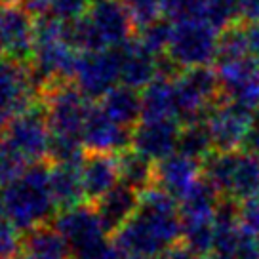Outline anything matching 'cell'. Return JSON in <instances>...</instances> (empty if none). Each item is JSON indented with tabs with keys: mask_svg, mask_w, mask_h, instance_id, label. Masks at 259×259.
I'll list each match as a JSON object with an SVG mask.
<instances>
[{
	"mask_svg": "<svg viewBox=\"0 0 259 259\" xmlns=\"http://www.w3.org/2000/svg\"><path fill=\"white\" fill-rule=\"evenodd\" d=\"M235 259H259V240L257 236L246 235L242 231V238L238 242Z\"/></svg>",
	"mask_w": 259,
	"mask_h": 259,
	"instance_id": "cell-38",
	"label": "cell"
},
{
	"mask_svg": "<svg viewBox=\"0 0 259 259\" xmlns=\"http://www.w3.org/2000/svg\"><path fill=\"white\" fill-rule=\"evenodd\" d=\"M36 84L32 80L31 67L0 56V130L34 103Z\"/></svg>",
	"mask_w": 259,
	"mask_h": 259,
	"instance_id": "cell-8",
	"label": "cell"
},
{
	"mask_svg": "<svg viewBox=\"0 0 259 259\" xmlns=\"http://www.w3.org/2000/svg\"><path fill=\"white\" fill-rule=\"evenodd\" d=\"M213 151H215V147H213L210 128L206 122H191V124L181 126L178 139L179 154L193 158L196 162H204Z\"/></svg>",
	"mask_w": 259,
	"mask_h": 259,
	"instance_id": "cell-25",
	"label": "cell"
},
{
	"mask_svg": "<svg viewBox=\"0 0 259 259\" xmlns=\"http://www.w3.org/2000/svg\"><path fill=\"white\" fill-rule=\"evenodd\" d=\"M219 31H215L206 19H185L174 23V34L166 56L179 69L208 67L218 59Z\"/></svg>",
	"mask_w": 259,
	"mask_h": 259,
	"instance_id": "cell-4",
	"label": "cell"
},
{
	"mask_svg": "<svg viewBox=\"0 0 259 259\" xmlns=\"http://www.w3.org/2000/svg\"><path fill=\"white\" fill-rule=\"evenodd\" d=\"M90 0H48V16L63 23H73L88 12Z\"/></svg>",
	"mask_w": 259,
	"mask_h": 259,
	"instance_id": "cell-34",
	"label": "cell"
},
{
	"mask_svg": "<svg viewBox=\"0 0 259 259\" xmlns=\"http://www.w3.org/2000/svg\"><path fill=\"white\" fill-rule=\"evenodd\" d=\"M122 2L128 6L132 19H134L138 29H143L147 25L158 21L162 16V0H122Z\"/></svg>",
	"mask_w": 259,
	"mask_h": 259,
	"instance_id": "cell-33",
	"label": "cell"
},
{
	"mask_svg": "<svg viewBox=\"0 0 259 259\" xmlns=\"http://www.w3.org/2000/svg\"><path fill=\"white\" fill-rule=\"evenodd\" d=\"M92 2H97V0H92Z\"/></svg>",
	"mask_w": 259,
	"mask_h": 259,
	"instance_id": "cell-48",
	"label": "cell"
},
{
	"mask_svg": "<svg viewBox=\"0 0 259 259\" xmlns=\"http://www.w3.org/2000/svg\"><path fill=\"white\" fill-rule=\"evenodd\" d=\"M80 176L86 198L97 202L120 181L118 156L109 153H90L82 162Z\"/></svg>",
	"mask_w": 259,
	"mask_h": 259,
	"instance_id": "cell-16",
	"label": "cell"
},
{
	"mask_svg": "<svg viewBox=\"0 0 259 259\" xmlns=\"http://www.w3.org/2000/svg\"><path fill=\"white\" fill-rule=\"evenodd\" d=\"M259 194V156L248 151L240 153L238 164H236L233 185L229 191V196L238 202H244L248 198H253Z\"/></svg>",
	"mask_w": 259,
	"mask_h": 259,
	"instance_id": "cell-27",
	"label": "cell"
},
{
	"mask_svg": "<svg viewBox=\"0 0 259 259\" xmlns=\"http://www.w3.org/2000/svg\"><path fill=\"white\" fill-rule=\"evenodd\" d=\"M166 257L168 259H200L198 255H194L189 248H185L183 244H178V246L170 248V250L166 251Z\"/></svg>",
	"mask_w": 259,
	"mask_h": 259,
	"instance_id": "cell-41",
	"label": "cell"
},
{
	"mask_svg": "<svg viewBox=\"0 0 259 259\" xmlns=\"http://www.w3.org/2000/svg\"><path fill=\"white\" fill-rule=\"evenodd\" d=\"M34 52V21L23 4L0 2V56L27 63Z\"/></svg>",
	"mask_w": 259,
	"mask_h": 259,
	"instance_id": "cell-10",
	"label": "cell"
},
{
	"mask_svg": "<svg viewBox=\"0 0 259 259\" xmlns=\"http://www.w3.org/2000/svg\"><path fill=\"white\" fill-rule=\"evenodd\" d=\"M0 215H4V196H2V189H0Z\"/></svg>",
	"mask_w": 259,
	"mask_h": 259,
	"instance_id": "cell-42",
	"label": "cell"
},
{
	"mask_svg": "<svg viewBox=\"0 0 259 259\" xmlns=\"http://www.w3.org/2000/svg\"><path fill=\"white\" fill-rule=\"evenodd\" d=\"M183 238V219L179 213H153L139 210L114 233L113 242L128 259L160 255Z\"/></svg>",
	"mask_w": 259,
	"mask_h": 259,
	"instance_id": "cell-3",
	"label": "cell"
},
{
	"mask_svg": "<svg viewBox=\"0 0 259 259\" xmlns=\"http://www.w3.org/2000/svg\"><path fill=\"white\" fill-rule=\"evenodd\" d=\"M14 259H34L32 255H29V253H19V255H16Z\"/></svg>",
	"mask_w": 259,
	"mask_h": 259,
	"instance_id": "cell-43",
	"label": "cell"
},
{
	"mask_svg": "<svg viewBox=\"0 0 259 259\" xmlns=\"http://www.w3.org/2000/svg\"><path fill=\"white\" fill-rule=\"evenodd\" d=\"M200 259H215L213 255H206V257H200Z\"/></svg>",
	"mask_w": 259,
	"mask_h": 259,
	"instance_id": "cell-46",
	"label": "cell"
},
{
	"mask_svg": "<svg viewBox=\"0 0 259 259\" xmlns=\"http://www.w3.org/2000/svg\"><path fill=\"white\" fill-rule=\"evenodd\" d=\"M139 208V193L132 187L118 183L113 191L96 202V211L107 235L116 233Z\"/></svg>",
	"mask_w": 259,
	"mask_h": 259,
	"instance_id": "cell-18",
	"label": "cell"
},
{
	"mask_svg": "<svg viewBox=\"0 0 259 259\" xmlns=\"http://www.w3.org/2000/svg\"><path fill=\"white\" fill-rule=\"evenodd\" d=\"M238 225L246 235L259 236V196H253V198L240 202Z\"/></svg>",
	"mask_w": 259,
	"mask_h": 259,
	"instance_id": "cell-37",
	"label": "cell"
},
{
	"mask_svg": "<svg viewBox=\"0 0 259 259\" xmlns=\"http://www.w3.org/2000/svg\"><path fill=\"white\" fill-rule=\"evenodd\" d=\"M202 174V166L193 158L174 153L171 156L154 164V185L181 200L193 189Z\"/></svg>",
	"mask_w": 259,
	"mask_h": 259,
	"instance_id": "cell-15",
	"label": "cell"
},
{
	"mask_svg": "<svg viewBox=\"0 0 259 259\" xmlns=\"http://www.w3.org/2000/svg\"><path fill=\"white\" fill-rule=\"evenodd\" d=\"M218 76L221 82V97L259 109V59L244 56L238 59L218 61Z\"/></svg>",
	"mask_w": 259,
	"mask_h": 259,
	"instance_id": "cell-11",
	"label": "cell"
},
{
	"mask_svg": "<svg viewBox=\"0 0 259 259\" xmlns=\"http://www.w3.org/2000/svg\"><path fill=\"white\" fill-rule=\"evenodd\" d=\"M101 109L116 124L134 130L141 122V96L130 86H116L101 99Z\"/></svg>",
	"mask_w": 259,
	"mask_h": 259,
	"instance_id": "cell-22",
	"label": "cell"
},
{
	"mask_svg": "<svg viewBox=\"0 0 259 259\" xmlns=\"http://www.w3.org/2000/svg\"><path fill=\"white\" fill-rule=\"evenodd\" d=\"M50 171L52 168L40 162L29 164L19 178L2 187L4 215L19 233H31L42 227L57 208L50 187Z\"/></svg>",
	"mask_w": 259,
	"mask_h": 259,
	"instance_id": "cell-1",
	"label": "cell"
},
{
	"mask_svg": "<svg viewBox=\"0 0 259 259\" xmlns=\"http://www.w3.org/2000/svg\"><path fill=\"white\" fill-rule=\"evenodd\" d=\"M120 164V181L124 185L136 189L138 193L154 185V164L145 156L138 154L134 149H128L118 154Z\"/></svg>",
	"mask_w": 259,
	"mask_h": 259,
	"instance_id": "cell-26",
	"label": "cell"
},
{
	"mask_svg": "<svg viewBox=\"0 0 259 259\" xmlns=\"http://www.w3.org/2000/svg\"><path fill=\"white\" fill-rule=\"evenodd\" d=\"M253 122H255L253 109L223 97H219V101L211 107L206 118L213 147L221 153L240 151V147L246 145Z\"/></svg>",
	"mask_w": 259,
	"mask_h": 259,
	"instance_id": "cell-7",
	"label": "cell"
},
{
	"mask_svg": "<svg viewBox=\"0 0 259 259\" xmlns=\"http://www.w3.org/2000/svg\"><path fill=\"white\" fill-rule=\"evenodd\" d=\"M242 10V19L248 23L259 21V0H238Z\"/></svg>",
	"mask_w": 259,
	"mask_h": 259,
	"instance_id": "cell-39",
	"label": "cell"
},
{
	"mask_svg": "<svg viewBox=\"0 0 259 259\" xmlns=\"http://www.w3.org/2000/svg\"><path fill=\"white\" fill-rule=\"evenodd\" d=\"M120 80L118 48L82 52L78 56L74 84L88 99H103Z\"/></svg>",
	"mask_w": 259,
	"mask_h": 259,
	"instance_id": "cell-9",
	"label": "cell"
},
{
	"mask_svg": "<svg viewBox=\"0 0 259 259\" xmlns=\"http://www.w3.org/2000/svg\"><path fill=\"white\" fill-rule=\"evenodd\" d=\"M213 240H215V227L213 221H194V223H183V238L181 242L185 248L193 251L198 257H206L213 251Z\"/></svg>",
	"mask_w": 259,
	"mask_h": 259,
	"instance_id": "cell-29",
	"label": "cell"
},
{
	"mask_svg": "<svg viewBox=\"0 0 259 259\" xmlns=\"http://www.w3.org/2000/svg\"><path fill=\"white\" fill-rule=\"evenodd\" d=\"M238 158H240V151H229V153L213 151L200 164L202 166V178L206 181H210L219 193L229 194L231 185H233V178H235Z\"/></svg>",
	"mask_w": 259,
	"mask_h": 259,
	"instance_id": "cell-24",
	"label": "cell"
},
{
	"mask_svg": "<svg viewBox=\"0 0 259 259\" xmlns=\"http://www.w3.org/2000/svg\"><path fill=\"white\" fill-rule=\"evenodd\" d=\"M25 253L34 259H67L71 248L54 227H38L23 238Z\"/></svg>",
	"mask_w": 259,
	"mask_h": 259,
	"instance_id": "cell-23",
	"label": "cell"
},
{
	"mask_svg": "<svg viewBox=\"0 0 259 259\" xmlns=\"http://www.w3.org/2000/svg\"><path fill=\"white\" fill-rule=\"evenodd\" d=\"M257 240H259V236H257Z\"/></svg>",
	"mask_w": 259,
	"mask_h": 259,
	"instance_id": "cell-49",
	"label": "cell"
},
{
	"mask_svg": "<svg viewBox=\"0 0 259 259\" xmlns=\"http://www.w3.org/2000/svg\"><path fill=\"white\" fill-rule=\"evenodd\" d=\"M21 242L17 227L6 215H0V259H14L19 255Z\"/></svg>",
	"mask_w": 259,
	"mask_h": 259,
	"instance_id": "cell-35",
	"label": "cell"
},
{
	"mask_svg": "<svg viewBox=\"0 0 259 259\" xmlns=\"http://www.w3.org/2000/svg\"><path fill=\"white\" fill-rule=\"evenodd\" d=\"M54 229L63 236L71 253H78L105 240V229L99 221L96 208L74 206L69 210H61L54 219Z\"/></svg>",
	"mask_w": 259,
	"mask_h": 259,
	"instance_id": "cell-12",
	"label": "cell"
},
{
	"mask_svg": "<svg viewBox=\"0 0 259 259\" xmlns=\"http://www.w3.org/2000/svg\"><path fill=\"white\" fill-rule=\"evenodd\" d=\"M147 259H168V257H166V253H160V255H154V257H147Z\"/></svg>",
	"mask_w": 259,
	"mask_h": 259,
	"instance_id": "cell-44",
	"label": "cell"
},
{
	"mask_svg": "<svg viewBox=\"0 0 259 259\" xmlns=\"http://www.w3.org/2000/svg\"><path fill=\"white\" fill-rule=\"evenodd\" d=\"M171 34H174V23L168 19H158L154 23L147 25L139 32V44L151 52L153 56L160 57L168 52V46L171 42Z\"/></svg>",
	"mask_w": 259,
	"mask_h": 259,
	"instance_id": "cell-30",
	"label": "cell"
},
{
	"mask_svg": "<svg viewBox=\"0 0 259 259\" xmlns=\"http://www.w3.org/2000/svg\"><path fill=\"white\" fill-rule=\"evenodd\" d=\"M80 168L82 166H71V164H54L50 171V187L57 208L69 210L74 206H80V202L86 198Z\"/></svg>",
	"mask_w": 259,
	"mask_h": 259,
	"instance_id": "cell-21",
	"label": "cell"
},
{
	"mask_svg": "<svg viewBox=\"0 0 259 259\" xmlns=\"http://www.w3.org/2000/svg\"><path fill=\"white\" fill-rule=\"evenodd\" d=\"M25 168L27 164L10 151L4 139H0V187L8 185L16 178H19Z\"/></svg>",
	"mask_w": 259,
	"mask_h": 259,
	"instance_id": "cell-36",
	"label": "cell"
},
{
	"mask_svg": "<svg viewBox=\"0 0 259 259\" xmlns=\"http://www.w3.org/2000/svg\"><path fill=\"white\" fill-rule=\"evenodd\" d=\"M178 120H141L132 130V149L153 164L178 153Z\"/></svg>",
	"mask_w": 259,
	"mask_h": 259,
	"instance_id": "cell-14",
	"label": "cell"
},
{
	"mask_svg": "<svg viewBox=\"0 0 259 259\" xmlns=\"http://www.w3.org/2000/svg\"><path fill=\"white\" fill-rule=\"evenodd\" d=\"M136 23L122 0H97L92 8L73 23H67V38L76 50L120 48L134 36Z\"/></svg>",
	"mask_w": 259,
	"mask_h": 259,
	"instance_id": "cell-2",
	"label": "cell"
},
{
	"mask_svg": "<svg viewBox=\"0 0 259 259\" xmlns=\"http://www.w3.org/2000/svg\"><path fill=\"white\" fill-rule=\"evenodd\" d=\"M204 0H162V16L171 23H179L185 19L202 17Z\"/></svg>",
	"mask_w": 259,
	"mask_h": 259,
	"instance_id": "cell-32",
	"label": "cell"
},
{
	"mask_svg": "<svg viewBox=\"0 0 259 259\" xmlns=\"http://www.w3.org/2000/svg\"><path fill=\"white\" fill-rule=\"evenodd\" d=\"M202 19H206L219 32L240 25V19H242L240 2L238 0H204Z\"/></svg>",
	"mask_w": 259,
	"mask_h": 259,
	"instance_id": "cell-28",
	"label": "cell"
},
{
	"mask_svg": "<svg viewBox=\"0 0 259 259\" xmlns=\"http://www.w3.org/2000/svg\"><path fill=\"white\" fill-rule=\"evenodd\" d=\"M82 143L90 153H124L132 147V130L124 128L101 107H90L82 130Z\"/></svg>",
	"mask_w": 259,
	"mask_h": 259,
	"instance_id": "cell-13",
	"label": "cell"
},
{
	"mask_svg": "<svg viewBox=\"0 0 259 259\" xmlns=\"http://www.w3.org/2000/svg\"><path fill=\"white\" fill-rule=\"evenodd\" d=\"M90 107L88 97L71 82H59L44 92V111L52 136L82 139Z\"/></svg>",
	"mask_w": 259,
	"mask_h": 259,
	"instance_id": "cell-5",
	"label": "cell"
},
{
	"mask_svg": "<svg viewBox=\"0 0 259 259\" xmlns=\"http://www.w3.org/2000/svg\"><path fill=\"white\" fill-rule=\"evenodd\" d=\"M246 34H248L250 54L253 57H257V59H259V21L248 25V29H246Z\"/></svg>",
	"mask_w": 259,
	"mask_h": 259,
	"instance_id": "cell-40",
	"label": "cell"
},
{
	"mask_svg": "<svg viewBox=\"0 0 259 259\" xmlns=\"http://www.w3.org/2000/svg\"><path fill=\"white\" fill-rule=\"evenodd\" d=\"M10 2H16V4H27V2H29V0H10Z\"/></svg>",
	"mask_w": 259,
	"mask_h": 259,
	"instance_id": "cell-45",
	"label": "cell"
},
{
	"mask_svg": "<svg viewBox=\"0 0 259 259\" xmlns=\"http://www.w3.org/2000/svg\"><path fill=\"white\" fill-rule=\"evenodd\" d=\"M4 143L14 154L29 164H38L44 156H50L52 130L46 120L44 105H32L4 128Z\"/></svg>",
	"mask_w": 259,
	"mask_h": 259,
	"instance_id": "cell-6",
	"label": "cell"
},
{
	"mask_svg": "<svg viewBox=\"0 0 259 259\" xmlns=\"http://www.w3.org/2000/svg\"><path fill=\"white\" fill-rule=\"evenodd\" d=\"M244 56H251L250 44L246 29L240 25H235L227 31L219 32V48L215 61H227V59H238Z\"/></svg>",
	"mask_w": 259,
	"mask_h": 259,
	"instance_id": "cell-31",
	"label": "cell"
},
{
	"mask_svg": "<svg viewBox=\"0 0 259 259\" xmlns=\"http://www.w3.org/2000/svg\"><path fill=\"white\" fill-rule=\"evenodd\" d=\"M255 116H259V109H255Z\"/></svg>",
	"mask_w": 259,
	"mask_h": 259,
	"instance_id": "cell-47",
	"label": "cell"
},
{
	"mask_svg": "<svg viewBox=\"0 0 259 259\" xmlns=\"http://www.w3.org/2000/svg\"><path fill=\"white\" fill-rule=\"evenodd\" d=\"M120 52V82L134 90H145L158 76V57L147 52L138 38L118 48Z\"/></svg>",
	"mask_w": 259,
	"mask_h": 259,
	"instance_id": "cell-17",
	"label": "cell"
},
{
	"mask_svg": "<svg viewBox=\"0 0 259 259\" xmlns=\"http://www.w3.org/2000/svg\"><path fill=\"white\" fill-rule=\"evenodd\" d=\"M178 103L174 80L156 76L141 94V120H176Z\"/></svg>",
	"mask_w": 259,
	"mask_h": 259,
	"instance_id": "cell-19",
	"label": "cell"
},
{
	"mask_svg": "<svg viewBox=\"0 0 259 259\" xmlns=\"http://www.w3.org/2000/svg\"><path fill=\"white\" fill-rule=\"evenodd\" d=\"M219 202V191L204 178L179 200V215L183 223L194 221H213Z\"/></svg>",
	"mask_w": 259,
	"mask_h": 259,
	"instance_id": "cell-20",
	"label": "cell"
}]
</instances>
